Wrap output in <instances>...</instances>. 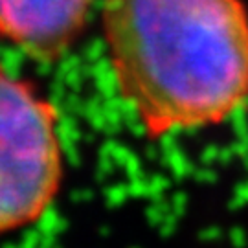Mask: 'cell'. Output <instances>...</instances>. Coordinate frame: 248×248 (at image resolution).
Segmentation results:
<instances>
[{
    "label": "cell",
    "instance_id": "1",
    "mask_svg": "<svg viewBox=\"0 0 248 248\" xmlns=\"http://www.w3.org/2000/svg\"><path fill=\"white\" fill-rule=\"evenodd\" d=\"M103 33L118 90L151 140L221 124L248 99L241 0H105Z\"/></svg>",
    "mask_w": 248,
    "mask_h": 248
},
{
    "label": "cell",
    "instance_id": "2",
    "mask_svg": "<svg viewBox=\"0 0 248 248\" xmlns=\"http://www.w3.org/2000/svg\"><path fill=\"white\" fill-rule=\"evenodd\" d=\"M55 105L0 62V235L48 212L62 182Z\"/></svg>",
    "mask_w": 248,
    "mask_h": 248
},
{
    "label": "cell",
    "instance_id": "3",
    "mask_svg": "<svg viewBox=\"0 0 248 248\" xmlns=\"http://www.w3.org/2000/svg\"><path fill=\"white\" fill-rule=\"evenodd\" d=\"M94 0H0V37L31 59L53 62L76 45Z\"/></svg>",
    "mask_w": 248,
    "mask_h": 248
}]
</instances>
